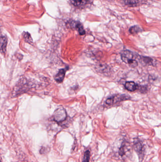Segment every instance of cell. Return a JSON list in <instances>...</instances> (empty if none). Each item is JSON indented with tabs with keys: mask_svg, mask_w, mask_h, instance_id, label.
Returning a JSON list of instances; mask_svg holds the SVG:
<instances>
[{
	"mask_svg": "<svg viewBox=\"0 0 161 162\" xmlns=\"http://www.w3.org/2000/svg\"><path fill=\"white\" fill-rule=\"evenodd\" d=\"M142 29L137 26H134L131 27L129 29V32L131 34H136L140 32Z\"/></svg>",
	"mask_w": 161,
	"mask_h": 162,
	"instance_id": "11",
	"label": "cell"
},
{
	"mask_svg": "<svg viewBox=\"0 0 161 162\" xmlns=\"http://www.w3.org/2000/svg\"><path fill=\"white\" fill-rule=\"evenodd\" d=\"M7 37L5 36H3L0 37V51L3 53H5L6 50L7 45Z\"/></svg>",
	"mask_w": 161,
	"mask_h": 162,
	"instance_id": "7",
	"label": "cell"
},
{
	"mask_svg": "<svg viewBox=\"0 0 161 162\" xmlns=\"http://www.w3.org/2000/svg\"><path fill=\"white\" fill-rule=\"evenodd\" d=\"M125 87L129 91L133 92L137 89V85L134 82L129 81L125 83Z\"/></svg>",
	"mask_w": 161,
	"mask_h": 162,
	"instance_id": "8",
	"label": "cell"
},
{
	"mask_svg": "<svg viewBox=\"0 0 161 162\" xmlns=\"http://www.w3.org/2000/svg\"><path fill=\"white\" fill-rule=\"evenodd\" d=\"M53 120L58 123H61L64 121L67 118L65 110L63 107L56 109L53 113Z\"/></svg>",
	"mask_w": 161,
	"mask_h": 162,
	"instance_id": "2",
	"label": "cell"
},
{
	"mask_svg": "<svg viewBox=\"0 0 161 162\" xmlns=\"http://www.w3.org/2000/svg\"><path fill=\"white\" fill-rule=\"evenodd\" d=\"M142 61L146 65H152L153 63V59L149 57H143Z\"/></svg>",
	"mask_w": 161,
	"mask_h": 162,
	"instance_id": "13",
	"label": "cell"
},
{
	"mask_svg": "<svg viewBox=\"0 0 161 162\" xmlns=\"http://www.w3.org/2000/svg\"><path fill=\"white\" fill-rule=\"evenodd\" d=\"M69 26L71 28H74L79 31V33L81 35H83L85 34V31H84L83 26L79 22H71L69 23Z\"/></svg>",
	"mask_w": 161,
	"mask_h": 162,
	"instance_id": "5",
	"label": "cell"
},
{
	"mask_svg": "<svg viewBox=\"0 0 161 162\" xmlns=\"http://www.w3.org/2000/svg\"><path fill=\"white\" fill-rule=\"evenodd\" d=\"M90 157V152L89 150H87L85 152L82 162H89Z\"/></svg>",
	"mask_w": 161,
	"mask_h": 162,
	"instance_id": "12",
	"label": "cell"
},
{
	"mask_svg": "<svg viewBox=\"0 0 161 162\" xmlns=\"http://www.w3.org/2000/svg\"><path fill=\"white\" fill-rule=\"evenodd\" d=\"M23 37L24 40L26 42L28 43L29 44L33 43V39H32L30 34L28 32H24L23 33Z\"/></svg>",
	"mask_w": 161,
	"mask_h": 162,
	"instance_id": "10",
	"label": "cell"
},
{
	"mask_svg": "<svg viewBox=\"0 0 161 162\" xmlns=\"http://www.w3.org/2000/svg\"><path fill=\"white\" fill-rule=\"evenodd\" d=\"M66 71V69H60L58 73L55 76V80L59 83L63 82L65 76Z\"/></svg>",
	"mask_w": 161,
	"mask_h": 162,
	"instance_id": "6",
	"label": "cell"
},
{
	"mask_svg": "<svg viewBox=\"0 0 161 162\" xmlns=\"http://www.w3.org/2000/svg\"><path fill=\"white\" fill-rule=\"evenodd\" d=\"M88 1V0H71L72 4L76 7H81L85 5Z\"/></svg>",
	"mask_w": 161,
	"mask_h": 162,
	"instance_id": "9",
	"label": "cell"
},
{
	"mask_svg": "<svg viewBox=\"0 0 161 162\" xmlns=\"http://www.w3.org/2000/svg\"><path fill=\"white\" fill-rule=\"evenodd\" d=\"M0 162H1V160H0Z\"/></svg>",
	"mask_w": 161,
	"mask_h": 162,
	"instance_id": "14",
	"label": "cell"
},
{
	"mask_svg": "<svg viewBox=\"0 0 161 162\" xmlns=\"http://www.w3.org/2000/svg\"><path fill=\"white\" fill-rule=\"evenodd\" d=\"M129 99H131V97L128 95H116L114 97H110L109 98L107 99L106 101V103L108 105H112L117 102L125 101V100H129Z\"/></svg>",
	"mask_w": 161,
	"mask_h": 162,
	"instance_id": "3",
	"label": "cell"
},
{
	"mask_svg": "<svg viewBox=\"0 0 161 162\" xmlns=\"http://www.w3.org/2000/svg\"><path fill=\"white\" fill-rule=\"evenodd\" d=\"M134 149L136 152L139 155V158H142L143 156V152H144V148L143 145L139 140H137L134 143Z\"/></svg>",
	"mask_w": 161,
	"mask_h": 162,
	"instance_id": "4",
	"label": "cell"
},
{
	"mask_svg": "<svg viewBox=\"0 0 161 162\" xmlns=\"http://www.w3.org/2000/svg\"><path fill=\"white\" fill-rule=\"evenodd\" d=\"M121 59L124 62L128 64L129 67H137V61L133 59V54L130 51L125 50L123 52L121 55Z\"/></svg>",
	"mask_w": 161,
	"mask_h": 162,
	"instance_id": "1",
	"label": "cell"
}]
</instances>
